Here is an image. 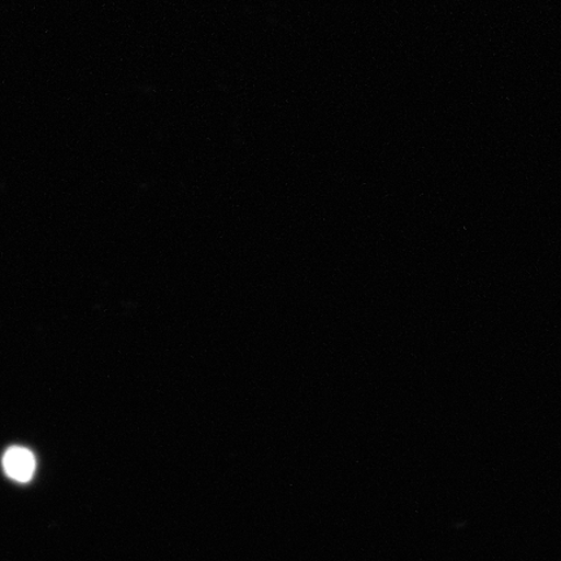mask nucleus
<instances>
[{"mask_svg":"<svg viewBox=\"0 0 561 561\" xmlns=\"http://www.w3.org/2000/svg\"><path fill=\"white\" fill-rule=\"evenodd\" d=\"M3 468L10 479L30 482L35 471L34 455L24 447H12L3 456Z\"/></svg>","mask_w":561,"mask_h":561,"instance_id":"obj_1","label":"nucleus"}]
</instances>
